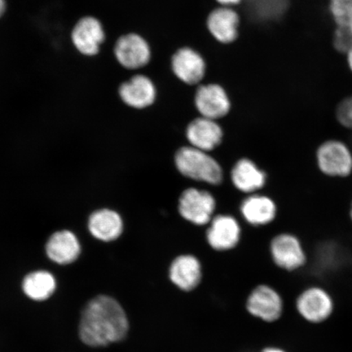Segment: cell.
<instances>
[{"label": "cell", "instance_id": "603a6c76", "mask_svg": "<svg viewBox=\"0 0 352 352\" xmlns=\"http://www.w3.org/2000/svg\"><path fill=\"white\" fill-rule=\"evenodd\" d=\"M338 118L342 125L352 129V96L343 100L338 107Z\"/></svg>", "mask_w": 352, "mask_h": 352}, {"label": "cell", "instance_id": "5bb4252c", "mask_svg": "<svg viewBox=\"0 0 352 352\" xmlns=\"http://www.w3.org/2000/svg\"><path fill=\"white\" fill-rule=\"evenodd\" d=\"M320 168L331 176H346L352 170V157L349 149L341 142H328L321 145L318 152Z\"/></svg>", "mask_w": 352, "mask_h": 352}, {"label": "cell", "instance_id": "30bf717a", "mask_svg": "<svg viewBox=\"0 0 352 352\" xmlns=\"http://www.w3.org/2000/svg\"><path fill=\"white\" fill-rule=\"evenodd\" d=\"M241 236V226L230 214H217L209 223L206 237L211 248L217 252H227L235 248Z\"/></svg>", "mask_w": 352, "mask_h": 352}, {"label": "cell", "instance_id": "484cf974", "mask_svg": "<svg viewBox=\"0 0 352 352\" xmlns=\"http://www.w3.org/2000/svg\"><path fill=\"white\" fill-rule=\"evenodd\" d=\"M347 63H349V67L352 72V47L347 52Z\"/></svg>", "mask_w": 352, "mask_h": 352}, {"label": "cell", "instance_id": "8992f818", "mask_svg": "<svg viewBox=\"0 0 352 352\" xmlns=\"http://www.w3.org/2000/svg\"><path fill=\"white\" fill-rule=\"evenodd\" d=\"M170 67L180 82L190 87L201 85L208 70L204 56L190 47H180L171 56Z\"/></svg>", "mask_w": 352, "mask_h": 352}, {"label": "cell", "instance_id": "44dd1931", "mask_svg": "<svg viewBox=\"0 0 352 352\" xmlns=\"http://www.w3.org/2000/svg\"><path fill=\"white\" fill-rule=\"evenodd\" d=\"M22 290L34 301H45L54 294L56 280L51 272L38 270L26 275L22 281Z\"/></svg>", "mask_w": 352, "mask_h": 352}, {"label": "cell", "instance_id": "d6986e66", "mask_svg": "<svg viewBox=\"0 0 352 352\" xmlns=\"http://www.w3.org/2000/svg\"><path fill=\"white\" fill-rule=\"evenodd\" d=\"M242 217L250 226H267L276 218V206L274 200L265 195L253 193L241 202L240 208Z\"/></svg>", "mask_w": 352, "mask_h": 352}, {"label": "cell", "instance_id": "2e32d148", "mask_svg": "<svg viewBox=\"0 0 352 352\" xmlns=\"http://www.w3.org/2000/svg\"><path fill=\"white\" fill-rule=\"evenodd\" d=\"M169 276L175 286L184 292H191L200 284L202 277L201 264L195 255L182 254L171 263Z\"/></svg>", "mask_w": 352, "mask_h": 352}, {"label": "cell", "instance_id": "83f0119b", "mask_svg": "<svg viewBox=\"0 0 352 352\" xmlns=\"http://www.w3.org/2000/svg\"><path fill=\"white\" fill-rule=\"evenodd\" d=\"M351 217H352V210H351Z\"/></svg>", "mask_w": 352, "mask_h": 352}, {"label": "cell", "instance_id": "3957f363", "mask_svg": "<svg viewBox=\"0 0 352 352\" xmlns=\"http://www.w3.org/2000/svg\"><path fill=\"white\" fill-rule=\"evenodd\" d=\"M217 200L212 193L197 188H188L180 195L178 211L180 217L197 226L209 224L214 217Z\"/></svg>", "mask_w": 352, "mask_h": 352}, {"label": "cell", "instance_id": "7c38bea8", "mask_svg": "<svg viewBox=\"0 0 352 352\" xmlns=\"http://www.w3.org/2000/svg\"><path fill=\"white\" fill-rule=\"evenodd\" d=\"M186 135L190 146L209 153L222 144L223 131L218 121L199 116L188 123Z\"/></svg>", "mask_w": 352, "mask_h": 352}, {"label": "cell", "instance_id": "9c48e42d", "mask_svg": "<svg viewBox=\"0 0 352 352\" xmlns=\"http://www.w3.org/2000/svg\"><path fill=\"white\" fill-rule=\"evenodd\" d=\"M206 26L215 41L228 45L239 37L241 16L234 8L219 6L210 12Z\"/></svg>", "mask_w": 352, "mask_h": 352}, {"label": "cell", "instance_id": "6da1fadb", "mask_svg": "<svg viewBox=\"0 0 352 352\" xmlns=\"http://www.w3.org/2000/svg\"><path fill=\"white\" fill-rule=\"evenodd\" d=\"M129 330L124 309L116 299L108 296H96L87 303L78 327L81 341L92 347L120 342Z\"/></svg>", "mask_w": 352, "mask_h": 352}, {"label": "cell", "instance_id": "8fae6325", "mask_svg": "<svg viewBox=\"0 0 352 352\" xmlns=\"http://www.w3.org/2000/svg\"><path fill=\"white\" fill-rule=\"evenodd\" d=\"M246 307L255 318L274 322L283 314V302L274 289L268 285H259L250 293Z\"/></svg>", "mask_w": 352, "mask_h": 352}, {"label": "cell", "instance_id": "cb8c5ba5", "mask_svg": "<svg viewBox=\"0 0 352 352\" xmlns=\"http://www.w3.org/2000/svg\"><path fill=\"white\" fill-rule=\"evenodd\" d=\"M242 0H217L219 6L228 7H236L241 3Z\"/></svg>", "mask_w": 352, "mask_h": 352}, {"label": "cell", "instance_id": "52a82bcc", "mask_svg": "<svg viewBox=\"0 0 352 352\" xmlns=\"http://www.w3.org/2000/svg\"><path fill=\"white\" fill-rule=\"evenodd\" d=\"M118 94L127 107L135 109L151 107L158 98L155 82L143 73L134 74L129 80L122 82Z\"/></svg>", "mask_w": 352, "mask_h": 352}, {"label": "cell", "instance_id": "277c9868", "mask_svg": "<svg viewBox=\"0 0 352 352\" xmlns=\"http://www.w3.org/2000/svg\"><path fill=\"white\" fill-rule=\"evenodd\" d=\"M193 104L199 116L217 121L228 116L232 108L228 91L215 82L197 86Z\"/></svg>", "mask_w": 352, "mask_h": 352}, {"label": "cell", "instance_id": "7a4b0ae2", "mask_svg": "<svg viewBox=\"0 0 352 352\" xmlns=\"http://www.w3.org/2000/svg\"><path fill=\"white\" fill-rule=\"evenodd\" d=\"M176 169L184 177L217 186L223 182V170L219 162L208 152L183 146L174 157Z\"/></svg>", "mask_w": 352, "mask_h": 352}, {"label": "cell", "instance_id": "7402d4cb", "mask_svg": "<svg viewBox=\"0 0 352 352\" xmlns=\"http://www.w3.org/2000/svg\"><path fill=\"white\" fill-rule=\"evenodd\" d=\"M329 10L336 23L352 17V0H329Z\"/></svg>", "mask_w": 352, "mask_h": 352}, {"label": "cell", "instance_id": "9a60e30c", "mask_svg": "<svg viewBox=\"0 0 352 352\" xmlns=\"http://www.w3.org/2000/svg\"><path fill=\"white\" fill-rule=\"evenodd\" d=\"M104 32L100 22L91 16L83 17L73 30L72 41L78 51L86 56H94L104 41Z\"/></svg>", "mask_w": 352, "mask_h": 352}, {"label": "cell", "instance_id": "4316f807", "mask_svg": "<svg viewBox=\"0 0 352 352\" xmlns=\"http://www.w3.org/2000/svg\"><path fill=\"white\" fill-rule=\"evenodd\" d=\"M263 352H285L283 350L280 349H276V347H268L265 350H263Z\"/></svg>", "mask_w": 352, "mask_h": 352}, {"label": "cell", "instance_id": "d4e9b609", "mask_svg": "<svg viewBox=\"0 0 352 352\" xmlns=\"http://www.w3.org/2000/svg\"><path fill=\"white\" fill-rule=\"evenodd\" d=\"M6 10V0H0V17L2 16Z\"/></svg>", "mask_w": 352, "mask_h": 352}, {"label": "cell", "instance_id": "ac0fdd59", "mask_svg": "<svg viewBox=\"0 0 352 352\" xmlns=\"http://www.w3.org/2000/svg\"><path fill=\"white\" fill-rule=\"evenodd\" d=\"M81 245L76 234L68 230L54 233L46 245L47 257L60 265H67L77 261Z\"/></svg>", "mask_w": 352, "mask_h": 352}, {"label": "cell", "instance_id": "5b68a950", "mask_svg": "<svg viewBox=\"0 0 352 352\" xmlns=\"http://www.w3.org/2000/svg\"><path fill=\"white\" fill-rule=\"evenodd\" d=\"M114 55L123 68L135 72L147 67L151 63L152 48L142 34L131 32L118 39Z\"/></svg>", "mask_w": 352, "mask_h": 352}, {"label": "cell", "instance_id": "4fadbf2b", "mask_svg": "<svg viewBox=\"0 0 352 352\" xmlns=\"http://www.w3.org/2000/svg\"><path fill=\"white\" fill-rule=\"evenodd\" d=\"M270 252L274 263L286 271H294L305 265L306 255L296 236L283 233L271 242Z\"/></svg>", "mask_w": 352, "mask_h": 352}, {"label": "cell", "instance_id": "e0dca14e", "mask_svg": "<svg viewBox=\"0 0 352 352\" xmlns=\"http://www.w3.org/2000/svg\"><path fill=\"white\" fill-rule=\"evenodd\" d=\"M231 180L237 190L253 195L267 183V174L249 158H241L233 166Z\"/></svg>", "mask_w": 352, "mask_h": 352}, {"label": "cell", "instance_id": "ba28073f", "mask_svg": "<svg viewBox=\"0 0 352 352\" xmlns=\"http://www.w3.org/2000/svg\"><path fill=\"white\" fill-rule=\"evenodd\" d=\"M298 314L312 324H320L332 315L333 301L329 294L320 287H310L298 296L296 301Z\"/></svg>", "mask_w": 352, "mask_h": 352}, {"label": "cell", "instance_id": "ffe728a7", "mask_svg": "<svg viewBox=\"0 0 352 352\" xmlns=\"http://www.w3.org/2000/svg\"><path fill=\"white\" fill-rule=\"evenodd\" d=\"M88 230L96 239L112 241L118 239L122 233V219L120 214L112 210H96L88 220Z\"/></svg>", "mask_w": 352, "mask_h": 352}]
</instances>
